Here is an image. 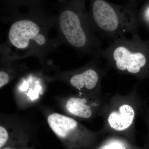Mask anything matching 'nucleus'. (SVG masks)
<instances>
[{
  "label": "nucleus",
  "mask_w": 149,
  "mask_h": 149,
  "mask_svg": "<svg viewBox=\"0 0 149 149\" xmlns=\"http://www.w3.org/2000/svg\"><path fill=\"white\" fill-rule=\"evenodd\" d=\"M101 60L93 59L84 66L68 71H58L51 77L46 76L47 82L61 81L80 92H91L98 85L100 72L102 70Z\"/></svg>",
  "instance_id": "5"
},
{
  "label": "nucleus",
  "mask_w": 149,
  "mask_h": 149,
  "mask_svg": "<svg viewBox=\"0 0 149 149\" xmlns=\"http://www.w3.org/2000/svg\"><path fill=\"white\" fill-rule=\"evenodd\" d=\"M16 60L2 57L1 58L0 88L8 84L22 71L26 69L25 64H19Z\"/></svg>",
  "instance_id": "10"
},
{
  "label": "nucleus",
  "mask_w": 149,
  "mask_h": 149,
  "mask_svg": "<svg viewBox=\"0 0 149 149\" xmlns=\"http://www.w3.org/2000/svg\"><path fill=\"white\" fill-rule=\"evenodd\" d=\"M59 104L65 111L68 114L83 118L92 116V109L85 98L70 97L60 99Z\"/></svg>",
  "instance_id": "8"
},
{
  "label": "nucleus",
  "mask_w": 149,
  "mask_h": 149,
  "mask_svg": "<svg viewBox=\"0 0 149 149\" xmlns=\"http://www.w3.org/2000/svg\"><path fill=\"white\" fill-rule=\"evenodd\" d=\"M135 112L133 107L128 104L119 107L117 111L111 112L108 117V123L112 129L122 131L127 129L133 123Z\"/></svg>",
  "instance_id": "9"
},
{
  "label": "nucleus",
  "mask_w": 149,
  "mask_h": 149,
  "mask_svg": "<svg viewBox=\"0 0 149 149\" xmlns=\"http://www.w3.org/2000/svg\"><path fill=\"white\" fill-rule=\"evenodd\" d=\"M136 5V1L120 5L104 0L91 1L88 18L96 35L110 44L128 33L137 32L139 20Z\"/></svg>",
  "instance_id": "3"
},
{
  "label": "nucleus",
  "mask_w": 149,
  "mask_h": 149,
  "mask_svg": "<svg viewBox=\"0 0 149 149\" xmlns=\"http://www.w3.org/2000/svg\"><path fill=\"white\" fill-rule=\"evenodd\" d=\"M143 49V44L136 32L130 38L122 36L102 49L101 58L104 60L107 66L136 75L147 64V58Z\"/></svg>",
  "instance_id": "4"
},
{
  "label": "nucleus",
  "mask_w": 149,
  "mask_h": 149,
  "mask_svg": "<svg viewBox=\"0 0 149 149\" xmlns=\"http://www.w3.org/2000/svg\"><path fill=\"white\" fill-rule=\"evenodd\" d=\"M28 134L17 124L10 122L8 123L1 120L0 125V148H3L11 139L22 138Z\"/></svg>",
  "instance_id": "11"
},
{
  "label": "nucleus",
  "mask_w": 149,
  "mask_h": 149,
  "mask_svg": "<svg viewBox=\"0 0 149 149\" xmlns=\"http://www.w3.org/2000/svg\"><path fill=\"white\" fill-rule=\"evenodd\" d=\"M46 119L50 128L65 143H72L84 138L85 131L74 118L55 112L49 113Z\"/></svg>",
  "instance_id": "7"
},
{
  "label": "nucleus",
  "mask_w": 149,
  "mask_h": 149,
  "mask_svg": "<svg viewBox=\"0 0 149 149\" xmlns=\"http://www.w3.org/2000/svg\"><path fill=\"white\" fill-rule=\"evenodd\" d=\"M145 17L146 16L147 18H149V8L145 11Z\"/></svg>",
  "instance_id": "13"
},
{
  "label": "nucleus",
  "mask_w": 149,
  "mask_h": 149,
  "mask_svg": "<svg viewBox=\"0 0 149 149\" xmlns=\"http://www.w3.org/2000/svg\"><path fill=\"white\" fill-rule=\"evenodd\" d=\"M59 37L80 56L101 60V41L93 30L84 1H65L56 17Z\"/></svg>",
  "instance_id": "2"
},
{
  "label": "nucleus",
  "mask_w": 149,
  "mask_h": 149,
  "mask_svg": "<svg viewBox=\"0 0 149 149\" xmlns=\"http://www.w3.org/2000/svg\"><path fill=\"white\" fill-rule=\"evenodd\" d=\"M17 17L11 24L2 57L17 60L33 56L39 59L44 70H48L46 58L58 46V41L52 40L49 29L56 25V17L30 13Z\"/></svg>",
  "instance_id": "1"
},
{
  "label": "nucleus",
  "mask_w": 149,
  "mask_h": 149,
  "mask_svg": "<svg viewBox=\"0 0 149 149\" xmlns=\"http://www.w3.org/2000/svg\"><path fill=\"white\" fill-rule=\"evenodd\" d=\"M97 149H124L120 144L113 143L109 145H104L99 147Z\"/></svg>",
  "instance_id": "12"
},
{
  "label": "nucleus",
  "mask_w": 149,
  "mask_h": 149,
  "mask_svg": "<svg viewBox=\"0 0 149 149\" xmlns=\"http://www.w3.org/2000/svg\"><path fill=\"white\" fill-rule=\"evenodd\" d=\"M46 76L42 73H29L22 77L15 89L17 105L26 108L37 103L45 91Z\"/></svg>",
  "instance_id": "6"
},
{
  "label": "nucleus",
  "mask_w": 149,
  "mask_h": 149,
  "mask_svg": "<svg viewBox=\"0 0 149 149\" xmlns=\"http://www.w3.org/2000/svg\"><path fill=\"white\" fill-rule=\"evenodd\" d=\"M1 149H15L14 148H11V147H4V148H3Z\"/></svg>",
  "instance_id": "14"
}]
</instances>
